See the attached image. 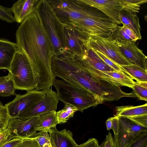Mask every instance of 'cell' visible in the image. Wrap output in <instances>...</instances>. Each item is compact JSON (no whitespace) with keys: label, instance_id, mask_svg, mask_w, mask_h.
<instances>
[{"label":"cell","instance_id":"cell-1","mask_svg":"<svg viewBox=\"0 0 147 147\" xmlns=\"http://www.w3.org/2000/svg\"><path fill=\"white\" fill-rule=\"evenodd\" d=\"M16 43L27 57L40 91L51 87L55 78L51 69L52 46L36 10L21 24L16 33Z\"/></svg>","mask_w":147,"mask_h":147},{"label":"cell","instance_id":"cell-2","mask_svg":"<svg viewBox=\"0 0 147 147\" xmlns=\"http://www.w3.org/2000/svg\"><path fill=\"white\" fill-rule=\"evenodd\" d=\"M53 85L55 87L59 100L64 104L71 105L78 109L83 111L92 107H96L103 103V100L87 89L75 87L62 80L55 78Z\"/></svg>","mask_w":147,"mask_h":147},{"label":"cell","instance_id":"cell-3","mask_svg":"<svg viewBox=\"0 0 147 147\" xmlns=\"http://www.w3.org/2000/svg\"><path fill=\"white\" fill-rule=\"evenodd\" d=\"M49 2L62 23L72 24L88 17L105 15L98 9L79 0H49Z\"/></svg>","mask_w":147,"mask_h":147},{"label":"cell","instance_id":"cell-4","mask_svg":"<svg viewBox=\"0 0 147 147\" xmlns=\"http://www.w3.org/2000/svg\"><path fill=\"white\" fill-rule=\"evenodd\" d=\"M35 10L51 42L53 56L63 54L65 51L62 23L57 17L48 0H39Z\"/></svg>","mask_w":147,"mask_h":147},{"label":"cell","instance_id":"cell-5","mask_svg":"<svg viewBox=\"0 0 147 147\" xmlns=\"http://www.w3.org/2000/svg\"><path fill=\"white\" fill-rule=\"evenodd\" d=\"M17 90L28 91L35 89L36 86L29 62L20 50L15 54L8 70Z\"/></svg>","mask_w":147,"mask_h":147},{"label":"cell","instance_id":"cell-6","mask_svg":"<svg viewBox=\"0 0 147 147\" xmlns=\"http://www.w3.org/2000/svg\"><path fill=\"white\" fill-rule=\"evenodd\" d=\"M71 25L89 35L103 37H109L118 26L105 15L88 17Z\"/></svg>","mask_w":147,"mask_h":147},{"label":"cell","instance_id":"cell-7","mask_svg":"<svg viewBox=\"0 0 147 147\" xmlns=\"http://www.w3.org/2000/svg\"><path fill=\"white\" fill-rule=\"evenodd\" d=\"M62 25L65 52L82 56L90 35L72 25L62 23Z\"/></svg>","mask_w":147,"mask_h":147},{"label":"cell","instance_id":"cell-8","mask_svg":"<svg viewBox=\"0 0 147 147\" xmlns=\"http://www.w3.org/2000/svg\"><path fill=\"white\" fill-rule=\"evenodd\" d=\"M87 45L102 53L120 66L130 65L121 54L113 40L109 37L90 35Z\"/></svg>","mask_w":147,"mask_h":147},{"label":"cell","instance_id":"cell-9","mask_svg":"<svg viewBox=\"0 0 147 147\" xmlns=\"http://www.w3.org/2000/svg\"><path fill=\"white\" fill-rule=\"evenodd\" d=\"M59 100L57 92L48 88L45 89L43 96L39 101L24 111L18 118L24 120L56 111Z\"/></svg>","mask_w":147,"mask_h":147},{"label":"cell","instance_id":"cell-10","mask_svg":"<svg viewBox=\"0 0 147 147\" xmlns=\"http://www.w3.org/2000/svg\"><path fill=\"white\" fill-rule=\"evenodd\" d=\"M118 118V132L113 138L116 147H128L140 134L147 131V128L139 125L126 118Z\"/></svg>","mask_w":147,"mask_h":147},{"label":"cell","instance_id":"cell-11","mask_svg":"<svg viewBox=\"0 0 147 147\" xmlns=\"http://www.w3.org/2000/svg\"><path fill=\"white\" fill-rule=\"evenodd\" d=\"M45 90H34L23 95L16 94L13 100L5 105L10 118H18L24 111L39 101L43 96Z\"/></svg>","mask_w":147,"mask_h":147},{"label":"cell","instance_id":"cell-12","mask_svg":"<svg viewBox=\"0 0 147 147\" xmlns=\"http://www.w3.org/2000/svg\"><path fill=\"white\" fill-rule=\"evenodd\" d=\"M113 41L121 54L130 64L137 65L147 71V57L135 42Z\"/></svg>","mask_w":147,"mask_h":147},{"label":"cell","instance_id":"cell-13","mask_svg":"<svg viewBox=\"0 0 147 147\" xmlns=\"http://www.w3.org/2000/svg\"><path fill=\"white\" fill-rule=\"evenodd\" d=\"M102 12L117 24H121L119 13L122 8L119 0H79Z\"/></svg>","mask_w":147,"mask_h":147},{"label":"cell","instance_id":"cell-14","mask_svg":"<svg viewBox=\"0 0 147 147\" xmlns=\"http://www.w3.org/2000/svg\"><path fill=\"white\" fill-rule=\"evenodd\" d=\"M38 117L22 120L18 118H10L7 127L11 136L24 138L29 137L37 132L34 125Z\"/></svg>","mask_w":147,"mask_h":147},{"label":"cell","instance_id":"cell-15","mask_svg":"<svg viewBox=\"0 0 147 147\" xmlns=\"http://www.w3.org/2000/svg\"><path fill=\"white\" fill-rule=\"evenodd\" d=\"M49 135L52 147H76L78 145L73 138L72 133L66 129L59 131L55 127Z\"/></svg>","mask_w":147,"mask_h":147},{"label":"cell","instance_id":"cell-16","mask_svg":"<svg viewBox=\"0 0 147 147\" xmlns=\"http://www.w3.org/2000/svg\"><path fill=\"white\" fill-rule=\"evenodd\" d=\"M20 50L16 43L0 38V69L8 70L15 54Z\"/></svg>","mask_w":147,"mask_h":147},{"label":"cell","instance_id":"cell-17","mask_svg":"<svg viewBox=\"0 0 147 147\" xmlns=\"http://www.w3.org/2000/svg\"><path fill=\"white\" fill-rule=\"evenodd\" d=\"M39 0H19L11 8L16 22L22 23L36 9Z\"/></svg>","mask_w":147,"mask_h":147},{"label":"cell","instance_id":"cell-18","mask_svg":"<svg viewBox=\"0 0 147 147\" xmlns=\"http://www.w3.org/2000/svg\"><path fill=\"white\" fill-rule=\"evenodd\" d=\"M84 51L83 55L81 56H77L82 61L88 63L95 69L101 71H115L107 64L87 44Z\"/></svg>","mask_w":147,"mask_h":147},{"label":"cell","instance_id":"cell-19","mask_svg":"<svg viewBox=\"0 0 147 147\" xmlns=\"http://www.w3.org/2000/svg\"><path fill=\"white\" fill-rule=\"evenodd\" d=\"M56 111L42 114L38 117L34 125L36 131H43L49 133L52 128L58 124Z\"/></svg>","mask_w":147,"mask_h":147},{"label":"cell","instance_id":"cell-20","mask_svg":"<svg viewBox=\"0 0 147 147\" xmlns=\"http://www.w3.org/2000/svg\"><path fill=\"white\" fill-rule=\"evenodd\" d=\"M121 24L132 30L137 36L138 40L142 38L139 19L135 13L121 9L119 13Z\"/></svg>","mask_w":147,"mask_h":147},{"label":"cell","instance_id":"cell-21","mask_svg":"<svg viewBox=\"0 0 147 147\" xmlns=\"http://www.w3.org/2000/svg\"><path fill=\"white\" fill-rule=\"evenodd\" d=\"M116 116L125 118L147 114V104L137 106H122L116 107Z\"/></svg>","mask_w":147,"mask_h":147},{"label":"cell","instance_id":"cell-22","mask_svg":"<svg viewBox=\"0 0 147 147\" xmlns=\"http://www.w3.org/2000/svg\"><path fill=\"white\" fill-rule=\"evenodd\" d=\"M122 71L128 74L132 79L137 82H147V71L135 65L120 66Z\"/></svg>","mask_w":147,"mask_h":147},{"label":"cell","instance_id":"cell-23","mask_svg":"<svg viewBox=\"0 0 147 147\" xmlns=\"http://www.w3.org/2000/svg\"><path fill=\"white\" fill-rule=\"evenodd\" d=\"M16 90L14 82L9 75L0 77V96L7 97L14 95Z\"/></svg>","mask_w":147,"mask_h":147},{"label":"cell","instance_id":"cell-24","mask_svg":"<svg viewBox=\"0 0 147 147\" xmlns=\"http://www.w3.org/2000/svg\"><path fill=\"white\" fill-rule=\"evenodd\" d=\"M78 111L75 107L69 104H65L63 109L56 112V115L59 124L67 122L72 117L76 112Z\"/></svg>","mask_w":147,"mask_h":147},{"label":"cell","instance_id":"cell-25","mask_svg":"<svg viewBox=\"0 0 147 147\" xmlns=\"http://www.w3.org/2000/svg\"><path fill=\"white\" fill-rule=\"evenodd\" d=\"M118 80L122 86H127L132 88L135 82L123 71H103Z\"/></svg>","mask_w":147,"mask_h":147},{"label":"cell","instance_id":"cell-26","mask_svg":"<svg viewBox=\"0 0 147 147\" xmlns=\"http://www.w3.org/2000/svg\"><path fill=\"white\" fill-rule=\"evenodd\" d=\"M122 9L130 12L136 13L139 12L140 5L146 3L147 0H119Z\"/></svg>","mask_w":147,"mask_h":147},{"label":"cell","instance_id":"cell-27","mask_svg":"<svg viewBox=\"0 0 147 147\" xmlns=\"http://www.w3.org/2000/svg\"><path fill=\"white\" fill-rule=\"evenodd\" d=\"M48 133L45 131H39L28 137L36 140L41 147H52Z\"/></svg>","mask_w":147,"mask_h":147},{"label":"cell","instance_id":"cell-28","mask_svg":"<svg viewBox=\"0 0 147 147\" xmlns=\"http://www.w3.org/2000/svg\"><path fill=\"white\" fill-rule=\"evenodd\" d=\"M109 38L115 41H133L119 26L113 30Z\"/></svg>","mask_w":147,"mask_h":147},{"label":"cell","instance_id":"cell-29","mask_svg":"<svg viewBox=\"0 0 147 147\" xmlns=\"http://www.w3.org/2000/svg\"><path fill=\"white\" fill-rule=\"evenodd\" d=\"M0 18L2 20L12 23L16 22L12 11L11 8L7 7L0 5Z\"/></svg>","mask_w":147,"mask_h":147},{"label":"cell","instance_id":"cell-30","mask_svg":"<svg viewBox=\"0 0 147 147\" xmlns=\"http://www.w3.org/2000/svg\"><path fill=\"white\" fill-rule=\"evenodd\" d=\"M132 88L136 96L139 99L147 101V88L140 86L136 82Z\"/></svg>","mask_w":147,"mask_h":147},{"label":"cell","instance_id":"cell-31","mask_svg":"<svg viewBox=\"0 0 147 147\" xmlns=\"http://www.w3.org/2000/svg\"><path fill=\"white\" fill-rule=\"evenodd\" d=\"M128 147H147V131L140 134Z\"/></svg>","mask_w":147,"mask_h":147},{"label":"cell","instance_id":"cell-32","mask_svg":"<svg viewBox=\"0 0 147 147\" xmlns=\"http://www.w3.org/2000/svg\"><path fill=\"white\" fill-rule=\"evenodd\" d=\"M9 117L8 114L5 107L0 111V131H1L7 129Z\"/></svg>","mask_w":147,"mask_h":147},{"label":"cell","instance_id":"cell-33","mask_svg":"<svg viewBox=\"0 0 147 147\" xmlns=\"http://www.w3.org/2000/svg\"><path fill=\"white\" fill-rule=\"evenodd\" d=\"M93 51L107 64L113 69L115 71H122L120 66L106 56L97 51L94 50Z\"/></svg>","mask_w":147,"mask_h":147},{"label":"cell","instance_id":"cell-34","mask_svg":"<svg viewBox=\"0 0 147 147\" xmlns=\"http://www.w3.org/2000/svg\"><path fill=\"white\" fill-rule=\"evenodd\" d=\"M15 147H41L35 140L30 137L22 138Z\"/></svg>","mask_w":147,"mask_h":147},{"label":"cell","instance_id":"cell-35","mask_svg":"<svg viewBox=\"0 0 147 147\" xmlns=\"http://www.w3.org/2000/svg\"><path fill=\"white\" fill-rule=\"evenodd\" d=\"M136 124L147 128V114L126 118Z\"/></svg>","mask_w":147,"mask_h":147},{"label":"cell","instance_id":"cell-36","mask_svg":"<svg viewBox=\"0 0 147 147\" xmlns=\"http://www.w3.org/2000/svg\"><path fill=\"white\" fill-rule=\"evenodd\" d=\"M22 138L10 135L9 138L0 147H15L22 140Z\"/></svg>","mask_w":147,"mask_h":147},{"label":"cell","instance_id":"cell-37","mask_svg":"<svg viewBox=\"0 0 147 147\" xmlns=\"http://www.w3.org/2000/svg\"><path fill=\"white\" fill-rule=\"evenodd\" d=\"M98 147H116L112 134L109 131L104 141Z\"/></svg>","mask_w":147,"mask_h":147},{"label":"cell","instance_id":"cell-38","mask_svg":"<svg viewBox=\"0 0 147 147\" xmlns=\"http://www.w3.org/2000/svg\"><path fill=\"white\" fill-rule=\"evenodd\" d=\"M99 145L97 140L95 138L89 139L86 142L76 147H98Z\"/></svg>","mask_w":147,"mask_h":147},{"label":"cell","instance_id":"cell-39","mask_svg":"<svg viewBox=\"0 0 147 147\" xmlns=\"http://www.w3.org/2000/svg\"><path fill=\"white\" fill-rule=\"evenodd\" d=\"M10 136V133L7 129L0 133V147L9 138Z\"/></svg>","mask_w":147,"mask_h":147},{"label":"cell","instance_id":"cell-40","mask_svg":"<svg viewBox=\"0 0 147 147\" xmlns=\"http://www.w3.org/2000/svg\"><path fill=\"white\" fill-rule=\"evenodd\" d=\"M118 117L114 116V117H112V129L113 130L114 134V139L116 137L118 132V129L119 127Z\"/></svg>","mask_w":147,"mask_h":147},{"label":"cell","instance_id":"cell-41","mask_svg":"<svg viewBox=\"0 0 147 147\" xmlns=\"http://www.w3.org/2000/svg\"><path fill=\"white\" fill-rule=\"evenodd\" d=\"M122 29L126 34L134 41L136 42L138 38L134 32L125 26H121Z\"/></svg>","mask_w":147,"mask_h":147},{"label":"cell","instance_id":"cell-42","mask_svg":"<svg viewBox=\"0 0 147 147\" xmlns=\"http://www.w3.org/2000/svg\"><path fill=\"white\" fill-rule=\"evenodd\" d=\"M112 117L109 118L106 121L105 123L106 128L107 130L112 129Z\"/></svg>","mask_w":147,"mask_h":147},{"label":"cell","instance_id":"cell-43","mask_svg":"<svg viewBox=\"0 0 147 147\" xmlns=\"http://www.w3.org/2000/svg\"><path fill=\"white\" fill-rule=\"evenodd\" d=\"M137 82L140 86L147 88V82Z\"/></svg>","mask_w":147,"mask_h":147},{"label":"cell","instance_id":"cell-44","mask_svg":"<svg viewBox=\"0 0 147 147\" xmlns=\"http://www.w3.org/2000/svg\"><path fill=\"white\" fill-rule=\"evenodd\" d=\"M5 108V106L3 105V103L0 101V111L3 110Z\"/></svg>","mask_w":147,"mask_h":147},{"label":"cell","instance_id":"cell-45","mask_svg":"<svg viewBox=\"0 0 147 147\" xmlns=\"http://www.w3.org/2000/svg\"><path fill=\"white\" fill-rule=\"evenodd\" d=\"M1 132V131H0V133Z\"/></svg>","mask_w":147,"mask_h":147}]
</instances>
